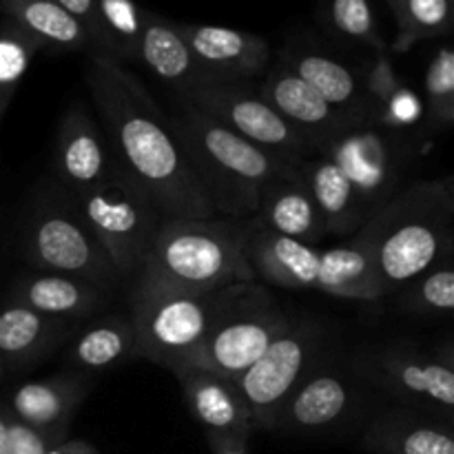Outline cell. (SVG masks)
I'll return each instance as SVG.
<instances>
[{"instance_id":"4","label":"cell","mask_w":454,"mask_h":454,"mask_svg":"<svg viewBox=\"0 0 454 454\" xmlns=\"http://www.w3.org/2000/svg\"><path fill=\"white\" fill-rule=\"evenodd\" d=\"M168 120L180 133L213 207L226 217H255L262 186L293 164L244 140L182 98Z\"/></svg>"},{"instance_id":"40","label":"cell","mask_w":454,"mask_h":454,"mask_svg":"<svg viewBox=\"0 0 454 454\" xmlns=\"http://www.w3.org/2000/svg\"><path fill=\"white\" fill-rule=\"evenodd\" d=\"M217 454H247V448H244V437L220 439V452Z\"/></svg>"},{"instance_id":"3","label":"cell","mask_w":454,"mask_h":454,"mask_svg":"<svg viewBox=\"0 0 454 454\" xmlns=\"http://www.w3.org/2000/svg\"><path fill=\"white\" fill-rule=\"evenodd\" d=\"M255 224V217L164 220L136 282L189 293L257 282L247 260Z\"/></svg>"},{"instance_id":"21","label":"cell","mask_w":454,"mask_h":454,"mask_svg":"<svg viewBox=\"0 0 454 454\" xmlns=\"http://www.w3.org/2000/svg\"><path fill=\"white\" fill-rule=\"evenodd\" d=\"M295 168L317 207L326 233H359V229L368 222V215L344 171L322 153H313L300 160Z\"/></svg>"},{"instance_id":"34","label":"cell","mask_w":454,"mask_h":454,"mask_svg":"<svg viewBox=\"0 0 454 454\" xmlns=\"http://www.w3.org/2000/svg\"><path fill=\"white\" fill-rule=\"evenodd\" d=\"M98 3H100L106 53L114 58H131L133 60L145 9H140L131 0H98Z\"/></svg>"},{"instance_id":"43","label":"cell","mask_w":454,"mask_h":454,"mask_svg":"<svg viewBox=\"0 0 454 454\" xmlns=\"http://www.w3.org/2000/svg\"><path fill=\"white\" fill-rule=\"evenodd\" d=\"M0 377H3V357H0Z\"/></svg>"},{"instance_id":"12","label":"cell","mask_w":454,"mask_h":454,"mask_svg":"<svg viewBox=\"0 0 454 454\" xmlns=\"http://www.w3.org/2000/svg\"><path fill=\"white\" fill-rule=\"evenodd\" d=\"M364 380L388 395L412 403H430L450 412L454 408V371L450 362H439L408 348H371L355 359Z\"/></svg>"},{"instance_id":"20","label":"cell","mask_w":454,"mask_h":454,"mask_svg":"<svg viewBox=\"0 0 454 454\" xmlns=\"http://www.w3.org/2000/svg\"><path fill=\"white\" fill-rule=\"evenodd\" d=\"M191 415L217 439L247 437L251 430L247 406L231 380L211 375L200 368H182L176 372Z\"/></svg>"},{"instance_id":"15","label":"cell","mask_w":454,"mask_h":454,"mask_svg":"<svg viewBox=\"0 0 454 454\" xmlns=\"http://www.w3.org/2000/svg\"><path fill=\"white\" fill-rule=\"evenodd\" d=\"M260 91L286 122H291L297 131H301L313 142L315 151L324 142L333 140L346 129L355 127L340 111L333 109L310 84H306L300 75L293 74L282 62L266 71Z\"/></svg>"},{"instance_id":"25","label":"cell","mask_w":454,"mask_h":454,"mask_svg":"<svg viewBox=\"0 0 454 454\" xmlns=\"http://www.w3.org/2000/svg\"><path fill=\"white\" fill-rule=\"evenodd\" d=\"M67 335L69 326L65 319L47 317L16 301L0 310V357L13 364L43 359Z\"/></svg>"},{"instance_id":"37","label":"cell","mask_w":454,"mask_h":454,"mask_svg":"<svg viewBox=\"0 0 454 454\" xmlns=\"http://www.w3.org/2000/svg\"><path fill=\"white\" fill-rule=\"evenodd\" d=\"M399 87H402V80H399L397 71H395L393 62L386 53V47L375 49V60L368 67L364 91L371 98L372 105L377 106V114H380V106L386 105Z\"/></svg>"},{"instance_id":"26","label":"cell","mask_w":454,"mask_h":454,"mask_svg":"<svg viewBox=\"0 0 454 454\" xmlns=\"http://www.w3.org/2000/svg\"><path fill=\"white\" fill-rule=\"evenodd\" d=\"M319 291L341 300L375 301L384 297L372 264L371 248L353 235L348 244L322 251Z\"/></svg>"},{"instance_id":"23","label":"cell","mask_w":454,"mask_h":454,"mask_svg":"<svg viewBox=\"0 0 454 454\" xmlns=\"http://www.w3.org/2000/svg\"><path fill=\"white\" fill-rule=\"evenodd\" d=\"M0 13L49 51H87L91 38L56 0H0Z\"/></svg>"},{"instance_id":"33","label":"cell","mask_w":454,"mask_h":454,"mask_svg":"<svg viewBox=\"0 0 454 454\" xmlns=\"http://www.w3.org/2000/svg\"><path fill=\"white\" fill-rule=\"evenodd\" d=\"M424 114L434 129L450 127L454 120V51L439 47L426 71Z\"/></svg>"},{"instance_id":"5","label":"cell","mask_w":454,"mask_h":454,"mask_svg":"<svg viewBox=\"0 0 454 454\" xmlns=\"http://www.w3.org/2000/svg\"><path fill=\"white\" fill-rule=\"evenodd\" d=\"M233 286L189 293L136 282L129 317L136 331L137 355L176 375L207 340L229 304Z\"/></svg>"},{"instance_id":"29","label":"cell","mask_w":454,"mask_h":454,"mask_svg":"<svg viewBox=\"0 0 454 454\" xmlns=\"http://www.w3.org/2000/svg\"><path fill=\"white\" fill-rule=\"evenodd\" d=\"M399 27L395 49L406 51L424 38H439L452 29V0H388Z\"/></svg>"},{"instance_id":"7","label":"cell","mask_w":454,"mask_h":454,"mask_svg":"<svg viewBox=\"0 0 454 454\" xmlns=\"http://www.w3.org/2000/svg\"><path fill=\"white\" fill-rule=\"evenodd\" d=\"M291 319L257 282L235 284L229 304L186 366L235 381L260 359Z\"/></svg>"},{"instance_id":"17","label":"cell","mask_w":454,"mask_h":454,"mask_svg":"<svg viewBox=\"0 0 454 454\" xmlns=\"http://www.w3.org/2000/svg\"><path fill=\"white\" fill-rule=\"evenodd\" d=\"M255 217L264 229L310 247L322 242L326 235L317 207L295 164L286 167L262 186Z\"/></svg>"},{"instance_id":"38","label":"cell","mask_w":454,"mask_h":454,"mask_svg":"<svg viewBox=\"0 0 454 454\" xmlns=\"http://www.w3.org/2000/svg\"><path fill=\"white\" fill-rule=\"evenodd\" d=\"M49 448V430L31 428L16 417H4V454H44Z\"/></svg>"},{"instance_id":"41","label":"cell","mask_w":454,"mask_h":454,"mask_svg":"<svg viewBox=\"0 0 454 454\" xmlns=\"http://www.w3.org/2000/svg\"><path fill=\"white\" fill-rule=\"evenodd\" d=\"M89 448L84 443H69V446H60V448H51L44 454H87Z\"/></svg>"},{"instance_id":"28","label":"cell","mask_w":454,"mask_h":454,"mask_svg":"<svg viewBox=\"0 0 454 454\" xmlns=\"http://www.w3.org/2000/svg\"><path fill=\"white\" fill-rule=\"evenodd\" d=\"M137 357L136 331L129 315H111L80 333L69 348V364L78 371L102 372Z\"/></svg>"},{"instance_id":"39","label":"cell","mask_w":454,"mask_h":454,"mask_svg":"<svg viewBox=\"0 0 454 454\" xmlns=\"http://www.w3.org/2000/svg\"><path fill=\"white\" fill-rule=\"evenodd\" d=\"M56 3L84 27V31L91 38L93 49L106 53L105 29H102L100 20V3L98 0H56Z\"/></svg>"},{"instance_id":"2","label":"cell","mask_w":454,"mask_h":454,"mask_svg":"<svg viewBox=\"0 0 454 454\" xmlns=\"http://www.w3.org/2000/svg\"><path fill=\"white\" fill-rule=\"evenodd\" d=\"M355 235L371 248L384 295L406 288L426 270L452 257V182H417L399 191Z\"/></svg>"},{"instance_id":"1","label":"cell","mask_w":454,"mask_h":454,"mask_svg":"<svg viewBox=\"0 0 454 454\" xmlns=\"http://www.w3.org/2000/svg\"><path fill=\"white\" fill-rule=\"evenodd\" d=\"M89 93L105 124L111 158L140 186L164 220H208L217 211L195 171L180 133L145 84L118 58L89 49Z\"/></svg>"},{"instance_id":"16","label":"cell","mask_w":454,"mask_h":454,"mask_svg":"<svg viewBox=\"0 0 454 454\" xmlns=\"http://www.w3.org/2000/svg\"><path fill=\"white\" fill-rule=\"evenodd\" d=\"M247 260L257 282L262 279L270 286L291 291H319L322 251L310 244L273 233L260 222L248 235Z\"/></svg>"},{"instance_id":"10","label":"cell","mask_w":454,"mask_h":454,"mask_svg":"<svg viewBox=\"0 0 454 454\" xmlns=\"http://www.w3.org/2000/svg\"><path fill=\"white\" fill-rule=\"evenodd\" d=\"M317 153L331 158L344 171L368 217L399 193L411 158L402 136L393 129H380V124L346 129L324 142Z\"/></svg>"},{"instance_id":"44","label":"cell","mask_w":454,"mask_h":454,"mask_svg":"<svg viewBox=\"0 0 454 454\" xmlns=\"http://www.w3.org/2000/svg\"><path fill=\"white\" fill-rule=\"evenodd\" d=\"M0 454H4V446H0Z\"/></svg>"},{"instance_id":"27","label":"cell","mask_w":454,"mask_h":454,"mask_svg":"<svg viewBox=\"0 0 454 454\" xmlns=\"http://www.w3.org/2000/svg\"><path fill=\"white\" fill-rule=\"evenodd\" d=\"M87 393L89 381L84 377L29 381L12 395V412L31 428L51 430L53 426L65 424Z\"/></svg>"},{"instance_id":"31","label":"cell","mask_w":454,"mask_h":454,"mask_svg":"<svg viewBox=\"0 0 454 454\" xmlns=\"http://www.w3.org/2000/svg\"><path fill=\"white\" fill-rule=\"evenodd\" d=\"M38 51V44L25 31L18 29L12 20L4 18L0 22V120L7 114L13 93Z\"/></svg>"},{"instance_id":"13","label":"cell","mask_w":454,"mask_h":454,"mask_svg":"<svg viewBox=\"0 0 454 454\" xmlns=\"http://www.w3.org/2000/svg\"><path fill=\"white\" fill-rule=\"evenodd\" d=\"M198 65L215 80H251L269 69L270 47L248 31L176 22Z\"/></svg>"},{"instance_id":"22","label":"cell","mask_w":454,"mask_h":454,"mask_svg":"<svg viewBox=\"0 0 454 454\" xmlns=\"http://www.w3.org/2000/svg\"><path fill=\"white\" fill-rule=\"evenodd\" d=\"M355 397L357 390L341 372H309L286 399L275 424L288 421L293 428H326L350 411Z\"/></svg>"},{"instance_id":"42","label":"cell","mask_w":454,"mask_h":454,"mask_svg":"<svg viewBox=\"0 0 454 454\" xmlns=\"http://www.w3.org/2000/svg\"><path fill=\"white\" fill-rule=\"evenodd\" d=\"M0 446H4V417H0Z\"/></svg>"},{"instance_id":"36","label":"cell","mask_w":454,"mask_h":454,"mask_svg":"<svg viewBox=\"0 0 454 454\" xmlns=\"http://www.w3.org/2000/svg\"><path fill=\"white\" fill-rule=\"evenodd\" d=\"M421 115H424V102L419 100V96H417L412 89L402 84V87L390 96V100L380 106L377 124L384 129H393L395 131V129L399 127H411V124L419 122Z\"/></svg>"},{"instance_id":"35","label":"cell","mask_w":454,"mask_h":454,"mask_svg":"<svg viewBox=\"0 0 454 454\" xmlns=\"http://www.w3.org/2000/svg\"><path fill=\"white\" fill-rule=\"evenodd\" d=\"M328 16L333 27L344 38L357 40L362 44L381 49L380 34H377V20L368 0H331L328 3Z\"/></svg>"},{"instance_id":"14","label":"cell","mask_w":454,"mask_h":454,"mask_svg":"<svg viewBox=\"0 0 454 454\" xmlns=\"http://www.w3.org/2000/svg\"><path fill=\"white\" fill-rule=\"evenodd\" d=\"M56 168L74 193L91 189L114 171L109 142L82 102H74L62 115L56 142Z\"/></svg>"},{"instance_id":"11","label":"cell","mask_w":454,"mask_h":454,"mask_svg":"<svg viewBox=\"0 0 454 454\" xmlns=\"http://www.w3.org/2000/svg\"><path fill=\"white\" fill-rule=\"evenodd\" d=\"M25 253L44 273L71 275L100 288H109L120 278L96 235L69 207L35 213L25 231Z\"/></svg>"},{"instance_id":"18","label":"cell","mask_w":454,"mask_h":454,"mask_svg":"<svg viewBox=\"0 0 454 454\" xmlns=\"http://www.w3.org/2000/svg\"><path fill=\"white\" fill-rule=\"evenodd\" d=\"M282 65L310 84L350 124H377V106L366 96L353 71L335 58L315 49H288L282 56Z\"/></svg>"},{"instance_id":"6","label":"cell","mask_w":454,"mask_h":454,"mask_svg":"<svg viewBox=\"0 0 454 454\" xmlns=\"http://www.w3.org/2000/svg\"><path fill=\"white\" fill-rule=\"evenodd\" d=\"M78 215L91 229L115 273H140L164 217L149 195L115 168L91 189L75 193Z\"/></svg>"},{"instance_id":"30","label":"cell","mask_w":454,"mask_h":454,"mask_svg":"<svg viewBox=\"0 0 454 454\" xmlns=\"http://www.w3.org/2000/svg\"><path fill=\"white\" fill-rule=\"evenodd\" d=\"M403 309L428 317H448L454 310V269L452 257L439 262L411 282L403 293Z\"/></svg>"},{"instance_id":"9","label":"cell","mask_w":454,"mask_h":454,"mask_svg":"<svg viewBox=\"0 0 454 454\" xmlns=\"http://www.w3.org/2000/svg\"><path fill=\"white\" fill-rule=\"evenodd\" d=\"M319 341L322 333L313 322L291 319L260 359L233 381L247 406L251 426H270L278 421L293 390L313 372Z\"/></svg>"},{"instance_id":"8","label":"cell","mask_w":454,"mask_h":454,"mask_svg":"<svg viewBox=\"0 0 454 454\" xmlns=\"http://www.w3.org/2000/svg\"><path fill=\"white\" fill-rule=\"evenodd\" d=\"M177 98L191 102L244 140L262 146L286 162L297 164L300 160L317 153L313 142L286 122L266 102L260 87L248 80H208Z\"/></svg>"},{"instance_id":"24","label":"cell","mask_w":454,"mask_h":454,"mask_svg":"<svg viewBox=\"0 0 454 454\" xmlns=\"http://www.w3.org/2000/svg\"><path fill=\"white\" fill-rule=\"evenodd\" d=\"M13 301L47 317H82L105 301V288L87 279L43 270L18 284Z\"/></svg>"},{"instance_id":"19","label":"cell","mask_w":454,"mask_h":454,"mask_svg":"<svg viewBox=\"0 0 454 454\" xmlns=\"http://www.w3.org/2000/svg\"><path fill=\"white\" fill-rule=\"evenodd\" d=\"M137 60L145 62L153 75L173 87L177 96H184L202 82L215 80L198 65L189 44L176 29V22L145 9L140 38L136 49Z\"/></svg>"},{"instance_id":"32","label":"cell","mask_w":454,"mask_h":454,"mask_svg":"<svg viewBox=\"0 0 454 454\" xmlns=\"http://www.w3.org/2000/svg\"><path fill=\"white\" fill-rule=\"evenodd\" d=\"M375 437L393 439L399 454H454V442L437 426H428L408 415H393L375 428Z\"/></svg>"}]
</instances>
